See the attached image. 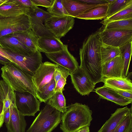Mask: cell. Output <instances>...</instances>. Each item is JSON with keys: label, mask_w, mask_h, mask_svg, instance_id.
Returning a JSON list of instances; mask_svg holds the SVG:
<instances>
[{"label": "cell", "mask_w": 132, "mask_h": 132, "mask_svg": "<svg viewBox=\"0 0 132 132\" xmlns=\"http://www.w3.org/2000/svg\"><path fill=\"white\" fill-rule=\"evenodd\" d=\"M10 62H11L9 60L4 58L0 55V63L4 65Z\"/></svg>", "instance_id": "obj_43"}, {"label": "cell", "mask_w": 132, "mask_h": 132, "mask_svg": "<svg viewBox=\"0 0 132 132\" xmlns=\"http://www.w3.org/2000/svg\"><path fill=\"white\" fill-rule=\"evenodd\" d=\"M3 107V101L0 100V114L2 112Z\"/></svg>", "instance_id": "obj_46"}, {"label": "cell", "mask_w": 132, "mask_h": 132, "mask_svg": "<svg viewBox=\"0 0 132 132\" xmlns=\"http://www.w3.org/2000/svg\"><path fill=\"white\" fill-rule=\"evenodd\" d=\"M103 79L122 77L123 66L120 55L117 56L102 65Z\"/></svg>", "instance_id": "obj_19"}, {"label": "cell", "mask_w": 132, "mask_h": 132, "mask_svg": "<svg viewBox=\"0 0 132 132\" xmlns=\"http://www.w3.org/2000/svg\"><path fill=\"white\" fill-rule=\"evenodd\" d=\"M70 75L69 71L67 69L57 65L54 73V78L56 83L63 77H68Z\"/></svg>", "instance_id": "obj_34"}, {"label": "cell", "mask_w": 132, "mask_h": 132, "mask_svg": "<svg viewBox=\"0 0 132 132\" xmlns=\"http://www.w3.org/2000/svg\"><path fill=\"white\" fill-rule=\"evenodd\" d=\"M34 9L23 5L17 0H6L0 5V17H14L23 14L29 15Z\"/></svg>", "instance_id": "obj_13"}, {"label": "cell", "mask_w": 132, "mask_h": 132, "mask_svg": "<svg viewBox=\"0 0 132 132\" xmlns=\"http://www.w3.org/2000/svg\"><path fill=\"white\" fill-rule=\"evenodd\" d=\"M6 1V0H0V5L5 2Z\"/></svg>", "instance_id": "obj_48"}, {"label": "cell", "mask_w": 132, "mask_h": 132, "mask_svg": "<svg viewBox=\"0 0 132 132\" xmlns=\"http://www.w3.org/2000/svg\"><path fill=\"white\" fill-rule=\"evenodd\" d=\"M4 97L2 87L0 84V100H3Z\"/></svg>", "instance_id": "obj_45"}, {"label": "cell", "mask_w": 132, "mask_h": 132, "mask_svg": "<svg viewBox=\"0 0 132 132\" xmlns=\"http://www.w3.org/2000/svg\"><path fill=\"white\" fill-rule=\"evenodd\" d=\"M109 3L91 9L80 15L77 18L85 19L100 20L106 17Z\"/></svg>", "instance_id": "obj_24"}, {"label": "cell", "mask_w": 132, "mask_h": 132, "mask_svg": "<svg viewBox=\"0 0 132 132\" xmlns=\"http://www.w3.org/2000/svg\"><path fill=\"white\" fill-rule=\"evenodd\" d=\"M0 55L2 57L5 58L10 61H11L9 57L6 54L2 48L0 46Z\"/></svg>", "instance_id": "obj_42"}, {"label": "cell", "mask_w": 132, "mask_h": 132, "mask_svg": "<svg viewBox=\"0 0 132 132\" xmlns=\"http://www.w3.org/2000/svg\"><path fill=\"white\" fill-rule=\"evenodd\" d=\"M102 82L104 85L113 89H118L132 91V83L127 77H113L103 78Z\"/></svg>", "instance_id": "obj_23"}, {"label": "cell", "mask_w": 132, "mask_h": 132, "mask_svg": "<svg viewBox=\"0 0 132 132\" xmlns=\"http://www.w3.org/2000/svg\"><path fill=\"white\" fill-rule=\"evenodd\" d=\"M4 113L3 111L0 114V128L2 126L4 122Z\"/></svg>", "instance_id": "obj_44"}, {"label": "cell", "mask_w": 132, "mask_h": 132, "mask_svg": "<svg viewBox=\"0 0 132 132\" xmlns=\"http://www.w3.org/2000/svg\"><path fill=\"white\" fill-rule=\"evenodd\" d=\"M92 112L85 104L76 102L67 106L62 113L60 128L63 132H75L86 126H90Z\"/></svg>", "instance_id": "obj_1"}, {"label": "cell", "mask_w": 132, "mask_h": 132, "mask_svg": "<svg viewBox=\"0 0 132 132\" xmlns=\"http://www.w3.org/2000/svg\"><path fill=\"white\" fill-rule=\"evenodd\" d=\"M56 82L54 79L52 80L39 90L36 92V96L41 102L45 103L55 93Z\"/></svg>", "instance_id": "obj_28"}, {"label": "cell", "mask_w": 132, "mask_h": 132, "mask_svg": "<svg viewBox=\"0 0 132 132\" xmlns=\"http://www.w3.org/2000/svg\"><path fill=\"white\" fill-rule=\"evenodd\" d=\"M132 41L130 42L119 48L121 52L123 66L122 77H127L132 54Z\"/></svg>", "instance_id": "obj_25"}, {"label": "cell", "mask_w": 132, "mask_h": 132, "mask_svg": "<svg viewBox=\"0 0 132 132\" xmlns=\"http://www.w3.org/2000/svg\"><path fill=\"white\" fill-rule=\"evenodd\" d=\"M46 102L47 104L62 113L66 111L65 99L62 92L55 93Z\"/></svg>", "instance_id": "obj_29"}, {"label": "cell", "mask_w": 132, "mask_h": 132, "mask_svg": "<svg viewBox=\"0 0 132 132\" xmlns=\"http://www.w3.org/2000/svg\"><path fill=\"white\" fill-rule=\"evenodd\" d=\"M1 70L3 80L13 90L28 92L36 96L32 76L26 71L11 62L4 65Z\"/></svg>", "instance_id": "obj_2"}, {"label": "cell", "mask_w": 132, "mask_h": 132, "mask_svg": "<svg viewBox=\"0 0 132 132\" xmlns=\"http://www.w3.org/2000/svg\"><path fill=\"white\" fill-rule=\"evenodd\" d=\"M108 3L111 4L115 0H106Z\"/></svg>", "instance_id": "obj_47"}, {"label": "cell", "mask_w": 132, "mask_h": 132, "mask_svg": "<svg viewBox=\"0 0 132 132\" xmlns=\"http://www.w3.org/2000/svg\"><path fill=\"white\" fill-rule=\"evenodd\" d=\"M57 65L49 62L42 63L32 77L36 92L54 79V73Z\"/></svg>", "instance_id": "obj_11"}, {"label": "cell", "mask_w": 132, "mask_h": 132, "mask_svg": "<svg viewBox=\"0 0 132 132\" xmlns=\"http://www.w3.org/2000/svg\"><path fill=\"white\" fill-rule=\"evenodd\" d=\"M132 111L127 106L117 109L97 132H114L122 120Z\"/></svg>", "instance_id": "obj_15"}, {"label": "cell", "mask_w": 132, "mask_h": 132, "mask_svg": "<svg viewBox=\"0 0 132 132\" xmlns=\"http://www.w3.org/2000/svg\"><path fill=\"white\" fill-rule=\"evenodd\" d=\"M0 84L2 87L4 96L3 111L4 113L12 104H15V93L3 80H0Z\"/></svg>", "instance_id": "obj_26"}, {"label": "cell", "mask_w": 132, "mask_h": 132, "mask_svg": "<svg viewBox=\"0 0 132 132\" xmlns=\"http://www.w3.org/2000/svg\"><path fill=\"white\" fill-rule=\"evenodd\" d=\"M101 30L103 31L132 30V19L110 22L104 25Z\"/></svg>", "instance_id": "obj_27"}, {"label": "cell", "mask_w": 132, "mask_h": 132, "mask_svg": "<svg viewBox=\"0 0 132 132\" xmlns=\"http://www.w3.org/2000/svg\"><path fill=\"white\" fill-rule=\"evenodd\" d=\"M94 91L101 98L110 101L120 106H126L132 103V100L122 96L114 89L104 85L96 88Z\"/></svg>", "instance_id": "obj_20"}, {"label": "cell", "mask_w": 132, "mask_h": 132, "mask_svg": "<svg viewBox=\"0 0 132 132\" xmlns=\"http://www.w3.org/2000/svg\"><path fill=\"white\" fill-rule=\"evenodd\" d=\"M30 28V19L27 14L0 17V38L16 31L26 30Z\"/></svg>", "instance_id": "obj_5"}, {"label": "cell", "mask_w": 132, "mask_h": 132, "mask_svg": "<svg viewBox=\"0 0 132 132\" xmlns=\"http://www.w3.org/2000/svg\"><path fill=\"white\" fill-rule=\"evenodd\" d=\"M70 75L75 88L81 95H88L93 91L95 84L80 66Z\"/></svg>", "instance_id": "obj_9"}, {"label": "cell", "mask_w": 132, "mask_h": 132, "mask_svg": "<svg viewBox=\"0 0 132 132\" xmlns=\"http://www.w3.org/2000/svg\"><path fill=\"white\" fill-rule=\"evenodd\" d=\"M47 10L54 16H63L69 15L63 6L62 0H55L52 6L47 9Z\"/></svg>", "instance_id": "obj_32"}, {"label": "cell", "mask_w": 132, "mask_h": 132, "mask_svg": "<svg viewBox=\"0 0 132 132\" xmlns=\"http://www.w3.org/2000/svg\"><path fill=\"white\" fill-rule=\"evenodd\" d=\"M67 77V76H63L57 82L54 89L55 93L57 92H62L64 90V87L66 84Z\"/></svg>", "instance_id": "obj_36"}, {"label": "cell", "mask_w": 132, "mask_h": 132, "mask_svg": "<svg viewBox=\"0 0 132 132\" xmlns=\"http://www.w3.org/2000/svg\"><path fill=\"white\" fill-rule=\"evenodd\" d=\"M89 127L88 126H84L78 129L75 132H89Z\"/></svg>", "instance_id": "obj_41"}, {"label": "cell", "mask_w": 132, "mask_h": 132, "mask_svg": "<svg viewBox=\"0 0 132 132\" xmlns=\"http://www.w3.org/2000/svg\"><path fill=\"white\" fill-rule=\"evenodd\" d=\"M84 3L92 5H98L108 3L106 0H78Z\"/></svg>", "instance_id": "obj_38"}, {"label": "cell", "mask_w": 132, "mask_h": 132, "mask_svg": "<svg viewBox=\"0 0 132 132\" xmlns=\"http://www.w3.org/2000/svg\"><path fill=\"white\" fill-rule=\"evenodd\" d=\"M55 0H31L33 4L36 6H41L47 9L51 7Z\"/></svg>", "instance_id": "obj_35"}, {"label": "cell", "mask_w": 132, "mask_h": 132, "mask_svg": "<svg viewBox=\"0 0 132 132\" xmlns=\"http://www.w3.org/2000/svg\"><path fill=\"white\" fill-rule=\"evenodd\" d=\"M62 3L68 15L76 18L91 9L106 4L92 5L72 0H62Z\"/></svg>", "instance_id": "obj_18"}, {"label": "cell", "mask_w": 132, "mask_h": 132, "mask_svg": "<svg viewBox=\"0 0 132 132\" xmlns=\"http://www.w3.org/2000/svg\"><path fill=\"white\" fill-rule=\"evenodd\" d=\"M0 46L16 54L26 56L33 55L35 52L15 37L9 35L0 38Z\"/></svg>", "instance_id": "obj_14"}, {"label": "cell", "mask_w": 132, "mask_h": 132, "mask_svg": "<svg viewBox=\"0 0 132 132\" xmlns=\"http://www.w3.org/2000/svg\"><path fill=\"white\" fill-rule=\"evenodd\" d=\"M131 5L132 0H115L112 3L109 4L106 18L110 17Z\"/></svg>", "instance_id": "obj_30"}, {"label": "cell", "mask_w": 132, "mask_h": 132, "mask_svg": "<svg viewBox=\"0 0 132 132\" xmlns=\"http://www.w3.org/2000/svg\"><path fill=\"white\" fill-rule=\"evenodd\" d=\"M74 24V18L71 16L53 15L45 21L44 25L55 37L60 39L73 28Z\"/></svg>", "instance_id": "obj_6"}, {"label": "cell", "mask_w": 132, "mask_h": 132, "mask_svg": "<svg viewBox=\"0 0 132 132\" xmlns=\"http://www.w3.org/2000/svg\"><path fill=\"white\" fill-rule=\"evenodd\" d=\"M52 15L48 12L37 6L29 15L31 23L30 28L39 37L45 36H55L43 24L48 18Z\"/></svg>", "instance_id": "obj_10"}, {"label": "cell", "mask_w": 132, "mask_h": 132, "mask_svg": "<svg viewBox=\"0 0 132 132\" xmlns=\"http://www.w3.org/2000/svg\"><path fill=\"white\" fill-rule=\"evenodd\" d=\"M62 114L47 103L26 132H51L61 122Z\"/></svg>", "instance_id": "obj_3"}, {"label": "cell", "mask_w": 132, "mask_h": 132, "mask_svg": "<svg viewBox=\"0 0 132 132\" xmlns=\"http://www.w3.org/2000/svg\"><path fill=\"white\" fill-rule=\"evenodd\" d=\"M10 117L9 122L6 124L8 132H25L27 124L24 116L18 110L15 105L10 106Z\"/></svg>", "instance_id": "obj_17"}, {"label": "cell", "mask_w": 132, "mask_h": 132, "mask_svg": "<svg viewBox=\"0 0 132 132\" xmlns=\"http://www.w3.org/2000/svg\"><path fill=\"white\" fill-rule=\"evenodd\" d=\"M97 32L102 42L114 47L120 48L132 41V30H100Z\"/></svg>", "instance_id": "obj_8"}, {"label": "cell", "mask_w": 132, "mask_h": 132, "mask_svg": "<svg viewBox=\"0 0 132 132\" xmlns=\"http://www.w3.org/2000/svg\"><path fill=\"white\" fill-rule=\"evenodd\" d=\"M10 117V107L4 113V122L6 124H7L9 122Z\"/></svg>", "instance_id": "obj_40"}, {"label": "cell", "mask_w": 132, "mask_h": 132, "mask_svg": "<svg viewBox=\"0 0 132 132\" xmlns=\"http://www.w3.org/2000/svg\"></svg>", "instance_id": "obj_49"}, {"label": "cell", "mask_w": 132, "mask_h": 132, "mask_svg": "<svg viewBox=\"0 0 132 132\" xmlns=\"http://www.w3.org/2000/svg\"><path fill=\"white\" fill-rule=\"evenodd\" d=\"M114 132H132V111L122 120Z\"/></svg>", "instance_id": "obj_33"}, {"label": "cell", "mask_w": 132, "mask_h": 132, "mask_svg": "<svg viewBox=\"0 0 132 132\" xmlns=\"http://www.w3.org/2000/svg\"><path fill=\"white\" fill-rule=\"evenodd\" d=\"M130 19H132V5L108 18L104 19L100 23L104 26L112 21Z\"/></svg>", "instance_id": "obj_31"}, {"label": "cell", "mask_w": 132, "mask_h": 132, "mask_svg": "<svg viewBox=\"0 0 132 132\" xmlns=\"http://www.w3.org/2000/svg\"><path fill=\"white\" fill-rule=\"evenodd\" d=\"M2 48L8 55L11 62L26 71L32 77L42 63V55L38 50L32 55L26 56L16 54L9 50Z\"/></svg>", "instance_id": "obj_4"}, {"label": "cell", "mask_w": 132, "mask_h": 132, "mask_svg": "<svg viewBox=\"0 0 132 132\" xmlns=\"http://www.w3.org/2000/svg\"><path fill=\"white\" fill-rule=\"evenodd\" d=\"M8 35L16 38L32 51L36 52L38 50L39 37L31 28L24 31H16Z\"/></svg>", "instance_id": "obj_21"}, {"label": "cell", "mask_w": 132, "mask_h": 132, "mask_svg": "<svg viewBox=\"0 0 132 132\" xmlns=\"http://www.w3.org/2000/svg\"><path fill=\"white\" fill-rule=\"evenodd\" d=\"M45 54L51 60L67 69L70 74L76 70L79 66L76 58L68 51L67 45H64L63 49L61 51Z\"/></svg>", "instance_id": "obj_12"}, {"label": "cell", "mask_w": 132, "mask_h": 132, "mask_svg": "<svg viewBox=\"0 0 132 132\" xmlns=\"http://www.w3.org/2000/svg\"><path fill=\"white\" fill-rule=\"evenodd\" d=\"M17 1L23 5L32 9H34L36 6L33 4L31 0H17Z\"/></svg>", "instance_id": "obj_39"}, {"label": "cell", "mask_w": 132, "mask_h": 132, "mask_svg": "<svg viewBox=\"0 0 132 132\" xmlns=\"http://www.w3.org/2000/svg\"><path fill=\"white\" fill-rule=\"evenodd\" d=\"M15 92V105L22 114L34 116L40 111L41 102L36 96L28 92Z\"/></svg>", "instance_id": "obj_7"}, {"label": "cell", "mask_w": 132, "mask_h": 132, "mask_svg": "<svg viewBox=\"0 0 132 132\" xmlns=\"http://www.w3.org/2000/svg\"><path fill=\"white\" fill-rule=\"evenodd\" d=\"M98 53L102 65L115 57L121 55L119 48L105 44L102 42L101 40L99 44Z\"/></svg>", "instance_id": "obj_22"}, {"label": "cell", "mask_w": 132, "mask_h": 132, "mask_svg": "<svg viewBox=\"0 0 132 132\" xmlns=\"http://www.w3.org/2000/svg\"><path fill=\"white\" fill-rule=\"evenodd\" d=\"M113 89L122 96L132 100V91L122 89Z\"/></svg>", "instance_id": "obj_37"}, {"label": "cell", "mask_w": 132, "mask_h": 132, "mask_svg": "<svg viewBox=\"0 0 132 132\" xmlns=\"http://www.w3.org/2000/svg\"><path fill=\"white\" fill-rule=\"evenodd\" d=\"M64 44L60 39L52 36H45L39 37L38 50L45 53H50L63 50Z\"/></svg>", "instance_id": "obj_16"}]
</instances>
